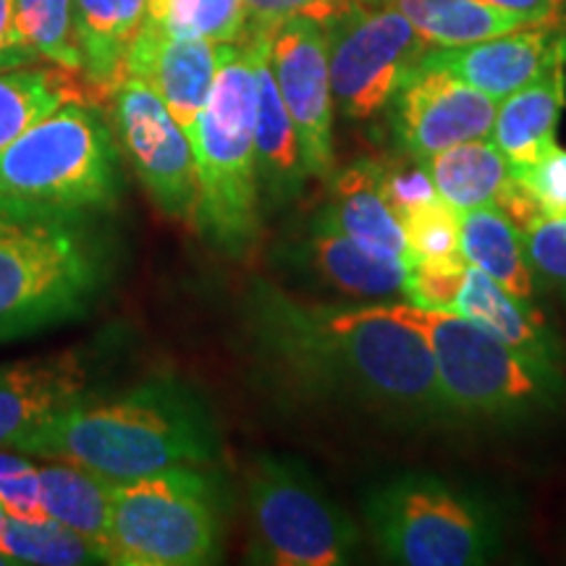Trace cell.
Wrapping results in <instances>:
<instances>
[{
    "mask_svg": "<svg viewBox=\"0 0 566 566\" xmlns=\"http://www.w3.org/2000/svg\"><path fill=\"white\" fill-rule=\"evenodd\" d=\"M17 451L124 483L171 467L212 462L218 430L202 396L166 375L118 396H82L17 443Z\"/></svg>",
    "mask_w": 566,
    "mask_h": 566,
    "instance_id": "obj_2",
    "label": "cell"
},
{
    "mask_svg": "<svg viewBox=\"0 0 566 566\" xmlns=\"http://www.w3.org/2000/svg\"><path fill=\"white\" fill-rule=\"evenodd\" d=\"M286 263L352 300L380 302L396 294L405 296V260L367 250L344 233L313 221L302 237L286 244Z\"/></svg>",
    "mask_w": 566,
    "mask_h": 566,
    "instance_id": "obj_17",
    "label": "cell"
},
{
    "mask_svg": "<svg viewBox=\"0 0 566 566\" xmlns=\"http://www.w3.org/2000/svg\"><path fill=\"white\" fill-rule=\"evenodd\" d=\"M116 480L97 475L76 464H51L40 470V501L51 520L61 522L87 537L103 558L105 530H108L111 495ZM105 564V558H103Z\"/></svg>",
    "mask_w": 566,
    "mask_h": 566,
    "instance_id": "obj_26",
    "label": "cell"
},
{
    "mask_svg": "<svg viewBox=\"0 0 566 566\" xmlns=\"http://www.w3.org/2000/svg\"><path fill=\"white\" fill-rule=\"evenodd\" d=\"M17 27L27 45L69 71L82 74V55L74 32V0H13Z\"/></svg>",
    "mask_w": 566,
    "mask_h": 566,
    "instance_id": "obj_29",
    "label": "cell"
},
{
    "mask_svg": "<svg viewBox=\"0 0 566 566\" xmlns=\"http://www.w3.org/2000/svg\"><path fill=\"white\" fill-rule=\"evenodd\" d=\"M247 323L260 357L294 388L409 420L451 415L424 338L384 304L331 307L258 283Z\"/></svg>",
    "mask_w": 566,
    "mask_h": 566,
    "instance_id": "obj_1",
    "label": "cell"
},
{
    "mask_svg": "<svg viewBox=\"0 0 566 566\" xmlns=\"http://www.w3.org/2000/svg\"><path fill=\"white\" fill-rule=\"evenodd\" d=\"M378 184H380V195H384L388 208L394 210V216L399 218V221L409 210L438 200L436 184L430 179V171H428V163L420 158H412V155L380 160Z\"/></svg>",
    "mask_w": 566,
    "mask_h": 566,
    "instance_id": "obj_32",
    "label": "cell"
},
{
    "mask_svg": "<svg viewBox=\"0 0 566 566\" xmlns=\"http://www.w3.org/2000/svg\"><path fill=\"white\" fill-rule=\"evenodd\" d=\"M0 506L13 520H51L40 501V467L30 464L17 454L0 451Z\"/></svg>",
    "mask_w": 566,
    "mask_h": 566,
    "instance_id": "obj_35",
    "label": "cell"
},
{
    "mask_svg": "<svg viewBox=\"0 0 566 566\" xmlns=\"http://www.w3.org/2000/svg\"><path fill=\"white\" fill-rule=\"evenodd\" d=\"M216 74L218 45L208 40L176 38L153 19H145L126 61V76L150 84L187 134L208 103Z\"/></svg>",
    "mask_w": 566,
    "mask_h": 566,
    "instance_id": "obj_15",
    "label": "cell"
},
{
    "mask_svg": "<svg viewBox=\"0 0 566 566\" xmlns=\"http://www.w3.org/2000/svg\"><path fill=\"white\" fill-rule=\"evenodd\" d=\"M258 74L250 38L218 45V74L208 103L187 134L197 168L195 226L226 254H244L260 237L254 160Z\"/></svg>",
    "mask_w": 566,
    "mask_h": 566,
    "instance_id": "obj_3",
    "label": "cell"
},
{
    "mask_svg": "<svg viewBox=\"0 0 566 566\" xmlns=\"http://www.w3.org/2000/svg\"><path fill=\"white\" fill-rule=\"evenodd\" d=\"M271 69L300 137L310 176L334 174V90H331L328 34L321 21L283 19L268 30Z\"/></svg>",
    "mask_w": 566,
    "mask_h": 566,
    "instance_id": "obj_12",
    "label": "cell"
},
{
    "mask_svg": "<svg viewBox=\"0 0 566 566\" xmlns=\"http://www.w3.org/2000/svg\"><path fill=\"white\" fill-rule=\"evenodd\" d=\"M391 126L399 150L428 160L470 139H485L495 122V101L449 71L417 66L391 105Z\"/></svg>",
    "mask_w": 566,
    "mask_h": 566,
    "instance_id": "obj_13",
    "label": "cell"
},
{
    "mask_svg": "<svg viewBox=\"0 0 566 566\" xmlns=\"http://www.w3.org/2000/svg\"><path fill=\"white\" fill-rule=\"evenodd\" d=\"M495 208H499L504 216L512 221L520 233H525L527 229H533L537 221H543V210L537 205L533 189L527 187L520 176L512 174V179L506 181V187L501 189L499 200H495Z\"/></svg>",
    "mask_w": 566,
    "mask_h": 566,
    "instance_id": "obj_38",
    "label": "cell"
},
{
    "mask_svg": "<svg viewBox=\"0 0 566 566\" xmlns=\"http://www.w3.org/2000/svg\"><path fill=\"white\" fill-rule=\"evenodd\" d=\"M87 378L90 367L74 349L0 365V449H17L51 417L87 396Z\"/></svg>",
    "mask_w": 566,
    "mask_h": 566,
    "instance_id": "obj_16",
    "label": "cell"
},
{
    "mask_svg": "<svg viewBox=\"0 0 566 566\" xmlns=\"http://www.w3.org/2000/svg\"><path fill=\"white\" fill-rule=\"evenodd\" d=\"M454 313L470 317L472 323L491 331L499 342H504L509 349L520 354L546 384L558 388V349L548 334L546 321L533 307V302L516 300L493 279H488L483 271L470 265L462 292L457 296Z\"/></svg>",
    "mask_w": 566,
    "mask_h": 566,
    "instance_id": "obj_20",
    "label": "cell"
},
{
    "mask_svg": "<svg viewBox=\"0 0 566 566\" xmlns=\"http://www.w3.org/2000/svg\"><path fill=\"white\" fill-rule=\"evenodd\" d=\"M367 6H394L409 19L430 48H457L504 34L527 21L495 11L480 0H363Z\"/></svg>",
    "mask_w": 566,
    "mask_h": 566,
    "instance_id": "obj_27",
    "label": "cell"
},
{
    "mask_svg": "<svg viewBox=\"0 0 566 566\" xmlns=\"http://www.w3.org/2000/svg\"><path fill=\"white\" fill-rule=\"evenodd\" d=\"M323 27L334 103L349 122L384 113L430 48L394 6L354 3Z\"/></svg>",
    "mask_w": 566,
    "mask_h": 566,
    "instance_id": "obj_10",
    "label": "cell"
},
{
    "mask_svg": "<svg viewBox=\"0 0 566 566\" xmlns=\"http://www.w3.org/2000/svg\"><path fill=\"white\" fill-rule=\"evenodd\" d=\"M470 263H407L405 300L430 310H454Z\"/></svg>",
    "mask_w": 566,
    "mask_h": 566,
    "instance_id": "obj_34",
    "label": "cell"
},
{
    "mask_svg": "<svg viewBox=\"0 0 566 566\" xmlns=\"http://www.w3.org/2000/svg\"><path fill=\"white\" fill-rule=\"evenodd\" d=\"M424 163H428L438 197L457 212L495 205L501 189L512 179V166L493 139L462 142L449 150L430 155Z\"/></svg>",
    "mask_w": 566,
    "mask_h": 566,
    "instance_id": "obj_25",
    "label": "cell"
},
{
    "mask_svg": "<svg viewBox=\"0 0 566 566\" xmlns=\"http://www.w3.org/2000/svg\"><path fill=\"white\" fill-rule=\"evenodd\" d=\"M69 103H92L101 97L76 71L55 69H0V153L27 129Z\"/></svg>",
    "mask_w": 566,
    "mask_h": 566,
    "instance_id": "obj_23",
    "label": "cell"
},
{
    "mask_svg": "<svg viewBox=\"0 0 566 566\" xmlns=\"http://www.w3.org/2000/svg\"><path fill=\"white\" fill-rule=\"evenodd\" d=\"M82 221L0 210V342L82 317L101 294L108 260Z\"/></svg>",
    "mask_w": 566,
    "mask_h": 566,
    "instance_id": "obj_5",
    "label": "cell"
},
{
    "mask_svg": "<svg viewBox=\"0 0 566 566\" xmlns=\"http://www.w3.org/2000/svg\"><path fill=\"white\" fill-rule=\"evenodd\" d=\"M258 74V122H254V160H258L260 202L279 210L302 195L307 181L300 137L283 103L271 69L268 32L247 30Z\"/></svg>",
    "mask_w": 566,
    "mask_h": 566,
    "instance_id": "obj_18",
    "label": "cell"
},
{
    "mask_svg": "<svg viewBox=\"0 0 566 566\" xmlns=\"http://www.w3.org/2000/svg\"><path fill=\"white\" fill-rule=\"evenodd\" d=\"M147 19V0H74V32L82 76L101 101H113L126 80V61Z\"/></svg>",
    "mask_w": 566,
    "mask_h": 566,
    "instance_id": "obj_21",
    "label": "cell"
},
{
    "mask_svg": "<svg viewBox=\"0 0 566 566\" xmlns=\"http://www.w3.org/2000/svg\"><path fill=\"white\" fill-rule=\"evenodd\" d=\"M3 522H6V509L0 506V530H3Z\"/></svg>",
    "mask_w": 566,
    "mask_h": 566,
    "instance_id": "obj_42",
    "label": "cell"
},
{
    "mask_svg": "<svg viewBox=\"0 0 566 566\" xmlns=\"http://www.w3.org/2000/svg\"><path fill=\"white\" fill-rule=\"evenodd\" d=\"M163 9H166V0H147V19L160 21Z\"/></svg>",
    "mask_w": 566,
    "mask_h": 566,
    "instance_id": "obj_41",
    "label": "cell"
},
{
    "mask_svg": "<svg viewBox=\"0 0 566 566\" xmlns=\"http://www.w3.org/2000/svg\"><path fill=\"white\" fill-rule=\"evenodd\" d=\"M258 562L338 566L352 562L359 533L302 462L258 457L247 472Z\"/></svg>",
    "mask_w": 566,
    "mask_h": 566,
    "instance_id": "obj_9",
    "label": "cell"
},
{
    "mask_svg": "<svg viewBox=\"0 0 566 566\" xmlns=\"http://www.w3.org/2000/svg\"><path fill=\"white\" fill-rule=\"evenodd\" d=\"M122 195V145L97 105L69 103L0 153V210L84 218Z\"/></svg>",
    "mask_w": 566,
    "mask_h": 566,
    "instance_id": "obj_4",
    "label": "cell"
},
{
    "mask_svg": "<svg viewBox=\"0 0 566 566\" xmlns=\"http://www.w3.org/2000/svg\"><path fill=\"white\" fill-rule=\"evenodd\" d=\"M384 307L424 338L451 415L514 420L546 407L548 396L558 391L491 331L454 310H430L412 302Z\"/></svg>",
    "mask_w": 566,
    "mask_h": 566,
    "instance_id": "obj_8",
    "label": "cell"
},
{
    "mask_svg": "<svg viewBox=\"0 0 566 566\" xmlns=\"http://www.w3.org/2000/svg\"><path fill=\"white\" fill-rule=\"evenodd\" d=\"M365 520L380 554L405 566H478L499 546V522L485 501L424 472L375 485Z\"/></svg>",
    "mask_w": 566,
    "mask_h": 566,
    "instance_id": "obj_7",
    "label": "cell"
},
{
    "mask_svg": "<svg viewBox=\"0 0 566 566\" xmlns=\"http://www.w3.org/2000/svg\"><path fill=\"white\" fill-rule=\"evenodd\" d=\"M363 0H244L247 30L268 32L283 19L307 17L325 24Z\"/></svg>",
    "mask_w": 566,
    "mask_h": 566,
    "instance_id": "obj_37",
    "label": "cell"
},
{
    "mask_svg": "<svg viewBox=\"0 0 566 566\" xmlns=\"http://www.w3.org/2000/svg\"><path fill=\"white\" fill-rule=\"evenodd\" d=\"M464 260L522 302H533L535 275L522 233L495 205L459 212Z\"/></svg>",
    "mask_w": 566,
    "mask_h": 566,
    "instance_id": "obj_24",
    "label": "cell"
},
{
    "mask_svg": "<svg viewBox=\"0 0 566 566\" xmlns=\"http://www.w3.org/2000/svg\"><path fill=\"white\" fill-rule=\"evenodd\" d=\"M422 66L449 71L493 101H504L551 69L566 66V24H527L457 48H428Z\"/></svg>",
    "mask_w": 566,
    "mask_h": 566,
    "instance_id": "obj_14",
    "label": "cell"
},
{
    "mask_svg": "<svg viewBox=\"0 0 566 566\" xmlns=\"http://www.w3.org/2000/svg\"><path fill=\"white\" fill-rule=\"evenodd\" d=\"M0 554L13 564H45V566H74L101 564L103 558L90 546L87 537L61 525L55 520L24 522L6 514L0 530Z\"/></svg>",
    "mask_w": 566,
    "mask_h": 566,
    "instance_id": "obj_28",
    "label": "cell"
},
{
    "mask_svg": "<svg viewBox=\"0 0 566 566\" xmlns=\"http://www.w3.org/2000/svg\"><path fill=\"white\" fill-rule=\"evenodd\" d=\"M566 97V66L551 69L541 80L504 97L495 111L493 142L506 155L512 171L533 166L556 142V124Z\"/></svg>",
    "mask_w": 566,
    "mask_h": 566,
    "instance_id": "obj_22",
    "label": "cell"
},
{
    "mask_svg": "<svg viewBox=\"0 0 566 566\" xmlns=\"http://www.w3.org/2000/svg\"><path fill=\"white\" fill-rule=\"evenodd\" d=\"M535 283L566 296V221L543 218L522 233Z\"/></svg>",
    "mask_w": 566,
    "mask_h": 566,
    "instance_id": "obj_33",
    "label": "cell"
},
{
    "mask_svg": "<svg viewBox=\"0 0 566 566\" xmlns=\"http://www.w3.org/2000/svg\"><path fill=\"white\" fill-rule=\"evenodd\" d=\"M158 24L176 38L226 45L247 34V6L244 0H166Z\"/></svg>",
    "mask_w": 566,
    "mask_h": 566,
    "instance_id": "obj_30",
    "label": "cell"
},
{
    "mask_svg": "<svg viewBox=\"0 0 566 566\" xmlns=\"http://www.w3.org/2000/svg\"><path fill=\"white\" fill-rule=\"evenodd\" d=\"M533 189L537 205H541L543 216L566 221V150L558 147L556 142L543 150L533 166L512 171Z\"/></svg>",
    "mask_w": 566,
    "mask_h": 566,
    "instance_id": "obj_36",
    "label": "cell"
},
{
    "mask_svg": "<svg viewBox=\"0 0 566 566\" xmlns=\"http://www.w3.org/2000/svg\"><path fill=\"white\" fill-rule=\"evenodd\" d=\"M6 564H13V562H11L9 556H3V554H0V566H6Z\"/></svg>",
    "mask_w": 566,
    "mask_h": 566,
    "instance_id": "obj_43",
    "label": "cell"
},
{
    "mask_svg": "<svg viewBox=\"0 0 566 566\" xmlns=\"http://www.w3.org/2000/svg\"><path fill=\"white\" fill-rule=\"evenodd\" d=\"M118 145L153 202L176 218H197V168L192 142L150 84L126 76L113 95Z\"/></svg>",
    "mask_w": 566,
    "mask_h": 566,
    "instance_id": "obj_11",
    "label": "cell"
},
{
    "mask_svg": "<svg viewBox=\"0 0 566 566\" xmlns=\"http://www.w3.org/2000/svg\"><path fill=\"white\" fill-rule=\"evenodd\" d=\"M380 160H357L331 174L328 202L313 216V223L338 231L367 250L409 263L405 226L380 195Z\"/></svg>",
    "mask_w": 566,
    "mask_h": 566,
    "instance_id": "obj_19",
    "label": "cell"
},
{
    "mask_svg": "<svg viewBox=\"0 0 566 566\" xmlns=\"http://www.w3.org/2000/svg\"><path fill=\"white\" fill-rule=\"evenodd\" d=\"M32 61H38V53L21 38L13 0H0V69L27 66Z\"/></svg>",
    "mask_w": 566,
    "mask_h": 566,
    "instance_id": "obj_39",
    "label": "cell"
},
{
    "mask_svg": "<svg viewBox=\"0 0 566 566\" xmlns=\"http://www.w3.org/2000/svg\"><path fill=\"white\" fill-rule=\"evenodd\" d=\"M495 11L512 13L527 24H554L562 19V9L566 0H480Z\"/></svg>",
    "mask_w": 566,
    "mask_h": 566,
    "instance_id": "obj_40",
    "label": "cell"
},
{
    "mask_svg": "<svg viewBox=\"0 0 566 566\" xmlns=\"http://www.w3.org/2000/svg\"><path fill=\"white\" fill-rule=\"evenodd\" d=\"M223 491L197 464L116 483L105 530V564L202 566L218 562Z\"/></svg>",
    "mask_w": 566,
    "mask_h": 566,
    "instance_id": "obj_6",
    "label": "cell"
},
{
    "mask_svg": "<svg viewBox=\"0 0 566 566\" xmlns=\"http://www.w3.org/2000/svg\"><path fill=\"white\" fill-rule=\"evenodd\" d=\"M409 244V263H467L462 252V221L459 212L441 197L401 218Z\"/></svg>",
    "mask_w": 566,
    "mask_h": 566,
    "instance_id": "obj_31",
    "label": "cell"
}]
</instances>
